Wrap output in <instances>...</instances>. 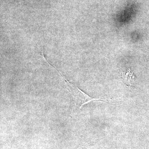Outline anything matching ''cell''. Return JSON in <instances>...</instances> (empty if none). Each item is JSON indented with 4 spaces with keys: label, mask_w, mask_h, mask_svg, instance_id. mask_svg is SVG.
Returning a JSON list of instances; mask_svg holds the SVG:
<instances>
[{
    "label": "cell",
    "mask_w": 149,
    "mask_h": 149,
    "mask_svg": "<svg viewBox=\"0 0 149 149\" xmlns=\"http://www.w3.org/2000/svg\"><path fill=\"white\" fill-rule=\"evenodd\" d=\"M56 70L58 72L59 74H60L62 78L65 82L67 88L68 89L70 93H71L74 99L75 106L80 109L84 105L94 101L107 102H109V100L107 99L96 98L90 97V96L80 90V89L77 88L76 86L70 83L68 80H67L61 72L57 70L56 68Z\"/></svg>",
    "instance_id": "6da1fadb"
},
{
    "label": "cell",
    "mask_w": 149,
    "mask_h": 149,
    "mask_svg": "<svg viewBox=\"0 0 149 149\" xmlns=\"http://www.w3.org/2000/svg\"><path fill=\"white\" fill-rule=\"evenodd\" d=\"M120 74L125 85L128 86H134L136 81V76L130 68L122 71Z\"/></svg>",
    "instance_id": "7a4b0ae2"
}]
</instances>
